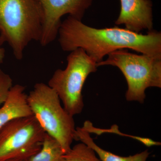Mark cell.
<instances>
[{
	"instance_id": "30bf717a",
	"label": "cell",
	"mask_w": 161,
	"mask_h": 161,
	"mask_svg": "<svg viewBox=\"0 0 161 161\" xmlns=\"http://www.w3.org/2000/svg\"><path fill=\"white\" fill-rule=\"evenodd\" d=\"M75 140L80 141L92 148L101 161H147L150 153L146 150L140 153L128 157H122L104 150L98 147L91 136V134L82 127L76 128Z\"/></svg>"
},
{
	"instance_id": "8992f818",
	"label": "cell",
	"mask_w": 161,
	"mask_h": 161,
	"mask_svg": "<svg viewBox=\"0 0 161 161\" xmlns=\"http://www.w3.org/2000/svg\"><path fill=\"white\" fill-rule=\"evenodd\" d=\"M45 134L33 115L9 122L0 129V161L29 158L40 150Z\"/></svg>"
},
{
	"instance_id": "6da1fadb",
	"label": "cell",
	"mask_w": 161,
	"mask_h": 161,
	"mask_svg": "<svg viewBox=\"0 0 161 161\" xmlns=\"http://www.w3.org/2000/svg\"><path fill=\"white\" fill-rule=\"evenodd\" d=\"M58 36L64 51L81 48L97 64L107 55L120 49H131L161 58V33L153 30L142 34L116 26L98 29L69 16L61 23Z\"/></svg>"
},
{
	"instance_id": "2e32d148",
	"label": "cell",
	"mask_w": 161,
	"mask_h": 161,
	"mask_svg": "<svg viewBox=\"0 0 161 161\" xmlns=\"http://www.w3.org/2000/svg\"><path fill=\"white\" fill-rule=\"evenodd\" d=\"M28 159H14L6 161H27Z\"/></svg>"
},
{
	"instance_id": "277c9868",
	"label": "cell",
	"mask_w": 161,
	"mask_h": 161,
	"mask_svg": "<svg viewBox=\"0 0 161 161\" xmlns=\"http://www.w3.org/2000/svg\"><path fill=\"white\" fill-rule=\"evenodd\" d=\"M108 56L97 66L112 65L119 69L128 85L125 97L128 101L143 103L148 88L161 87V58L132 53L128 49L118 50Z\"/></svg>"
},
{
	"instance_id": "3957f363",
	"label": "cell",
	"mask_w": 161,
	"mask_h": 161,
	"mask_svg": "<svg viewBox=\"0 0 161 161\" xmlns=\"http://www.w3.org/2000/svg\"><path fill=\"white\" fill-rule=\"evenodd\" d=\"M32 113L45 133L60 144L64 153L71 148L75 140L74 116L62 105L59 96L47 84L39 82L27 95Z\"/></svg>"
},
{
	"instance_id": "9c48e42d",
	"label": "cell",
	"mask_w": 161,
	"mask_h": 161,
	"mask_svg": "<svg viewBox=\"0 0 161 161\" xmlns=\"http://www.w3.org/2000/svg\"><path fill=\"white\" fill-rule=\"evenodd\" d=\"M25 86H13L0 108V129L9 122L33 115L25 92Z\"/></svg>"
},
{
	"instance_id": "7c38bea8",
	"label": "cell",
	"mask_w": 161,
	"mask_h": 161,
	"mask_svg": "<svg viewBox=\"0 0 161 161\" xmlns=\"http://www.w3.org/2000/svg\"><path fill=\"white\" fill-rule=\"evenodd\" d=\"M64 158L65 161H101L92 148L82 142L72 147Z\"/></svg>"
},
{
	"instance_id": "7a4b0ae2",
	"label": "cell",
	"mask_w": 161,
	"mask_h": 161,
	"mask_svg": "<svg viewBox=\"0 0 161 161\" xmlns=\"http://www.w3.org/2000/svg\"><path fill=\"white\" fill-rule=\"evenodd\" d=\"M43 24L37 0H0V45L8 43L17 60L31 42H40Z\"/></svg>"
},
{
	"instance_id": "5bb4252c",
	"label": "cell",
	"mask_w": 161,
	"mask_h": 161,
	"mask_svg": "<svg viewBox=\"0 0 161 161\" xmlns=\"http://www.w3.org/2000/svg\"><path fill=\"white\" fill-rule=\"evenodd\" d=\"M13 86V80L11 77L0 69V105L6 100Z\"/></svg>"
},
{
	"instance_id": "ba28073f",
	"label": "cell",
	"mask_w": 161,
	"mask_h": 161,
	"mask_svg": "<svg viewBox=\"0 0 161 161\" xmlns=\"http://www.w3.org/2000/svg\"><path fill=\"white\" fill-rule=\"evenodd\" d=\"M120 10L115 25L140 33L144 30H153V3L151 0H119Z\"/></svg>"
},
{
	"instance_id": "4fadbf2b",
	"label": "cell",
	"mask_w": 161,
	"mask_h": 161,
	"mask_svg": "<svg viewBox=\"0 0 161 161\" xmlns=\"http://www.w3.org/2000/svg\"><path fill=\"white\" fill-rule=\"evenodd\" d=\"M82 127L83 129L86 130L87 132H88L90 134L92 133H95V134H98V135H100L102 133H106V132H109V133L112 132V133H117V134L118 133L121 135L125 136L127 137L134 139L140 142L147 147H153V146H158L161 145L160 142L153 140L151 139L122 134L119 131L118 128H117V126L116 125H114V126L112 127V129H110V130H104V129H98V128H95L93 126V124L91 121L87 120L84 123L83 126Z\"/></svg>"
},
{
	"instance_id": "8fae6325",
	"label": "cell",
	"mask_w": 161,
	"mask_h": 161,
	"mask_svg": "<svg viewBox=\"0 0 161 161\" xmlns=\"http://www.w3.org/2000/svg\"><path fill=\"white\" fill-rule=\"evenodd\" d=\"M64 155L59 143L46 133L40 150L27 161H65Z\"/></svg>"
},
{
	"instance_id": "52a82bcc",
	"label": "cell",
	"mask_w": 161,
	"mask_h": 161,
	"mask_svg": "<svg viewBox=\"0 0 161 161\" xmlns=\"http://www.w3.org/2000/svg\"><path fill=\"white\" fill-rule=\"evenodd\" d=\"M43 17V31L40 43L45 47L57 38L65 14L81 21L87 9L92 6L93 0H37Z\"/></svg>"
},
{
	"instance_id": "9a60e30c",
	"label": "cell",
	"mask_w": 161,
	"mask_h": 161,
	"mask_svg": "<svg viewBox=\"0 0 161 161\" xmlns=\"http://www.w3.org/2000/svg\"><path fill=\"white\" fill-rule=\"evenodd\" d=\"M5 58V50L4 48L0 47V64L3 63Z\"/></svg>"
},
{
	"instance_id": "5b68a950",
	"label": "cell",
	"mask_w": 161,
	"mask_h": 161,
	"mask_svg": "<svg viewBox=\"0 0 161 161\" xmlns=\"http://www.w3.org/2000/svg\"><path fill=\"white\" fill-rule=\"evenodd\" d=\"M64 69L55 71L48 85L58 94L62 105L74 116L84 106L82 91L89 75L97 71V63L81 48L71 52Z\"/></svg>"
}]
</instances>
